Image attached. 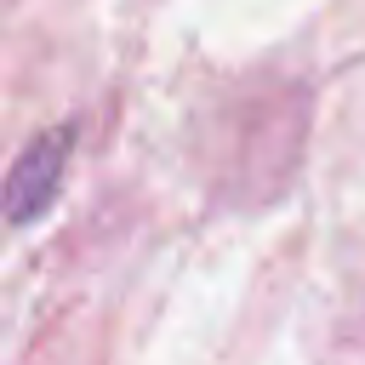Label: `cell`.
<instances>
[{
  "instance_id": "cell-1",
  "label": "cell",
  "mask_w": 365,
  "mask_h": 365,
  "mask_svg": "<svg viewBox=\"0 0 365 365\" xmlns=\"http://www.w3.org/2000/svg\"><path fill=\"white\" fill-rule=\"evenodd\" d=\"M68 154H74V125H51V131L29 137V148L6 171V222L11 228H29L57 200L63 171H68Z\"/></svg>"
}]
</instances>
